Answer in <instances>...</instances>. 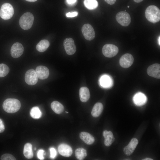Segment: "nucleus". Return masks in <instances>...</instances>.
<instances>
[{"instance_id": "nucleus-1", "label": "nucleus", "mask_w": 160, "mask_h": 160, "mask_svg": "<svg viewBox=\"0 0 160 160\" xmlns=\"http://www.w3.org/2000/svg\"><path fill=\"white\" fill-rule=\"evenodd\" d=\"M146 18L149 22L156 23L160 20V10L155 5H150L148 7L145 12Z\"/></svg>"}, {"instance_id": "nucleus-2", "label": "nucleus", "mask_w": 160, "mask_h": 160, "mask_svg": "<svg viewBox=\"0 0 160 160\" xmlns=\"http://www.w3.org/2000/svg\"><path fill=\"white\" fill-rule=\"evenodd\" d=\"M21 104L17 99L8 98L5 100L3 104L4 110L7 112L13 113L17 111L20 108Z\"/></svg>"}, {"instance_id": "nucleus-3", "label": "nucleus", "mask_w": 160, "mask_h": 160, "mask_svg": "<svg viewBox=\"0 0 160 160\" xmlns=\"http://www.w3.org/2000/svg\"><path fill=\"white\" fill-rule=\"evenodd\" d=\"M34 19V16L31 13L29 12H26L20 19V25L23 30H28L32 27Z\"/></svg>"}, {"instance_id": "nucleus-4", "label": "nucleus", "mask_w": 160, "mask_h": 160, "mask_svg": "<svg viewBox=\"0 0 160 160\" xmlns=\"http://www.w3.org/2000/svg\"><path fill=\"white\" fill-rule=\"evenodd\" d=\"M14 9L9 3H5L1 6L0 9V16L4 20L10 19L13 16Z\"/></svg>"}, {"instance_id": "nucleus-5", "label": "nucleus", "mask_w": 160, "mask_h": 160, "mask_svg": "<svg viewBox=\"0 0 160 160\" xmlns=\"http://www.w3.org/2000/svg\"><path fill=\"white\" fill-rule=\"evenodd\" d=\"M119 49L116 45L111 44L105 45L102 49L103 55L107 57H112L116 56L118 53Z\"/></svg>"}, {"instance_id": "nucleus-6", "label": "nucleus", "mask_w": 160, "mask_h": 160, "mask_svg": "<svg viewBox=\"0 0 160 160\" xmlns=\"http://www.w3.org/2000/svg\"><path fill=\"white\" fill-rule=\"evenodd\" d=\"M117 22L123 26H127L130 24L131 19L129 14L125 11H120L118 13L116 16Z\"/></svg>"}, {"instance_id": "nucleus-7", "label": "nucleus", "mask_w": 160, "mask_h": 160, "mask_svg": "<svg viewBox=\"0 0 160 160\" xmlns=\"http://www.w3.org/2000/svg\"><path fill=\"white\" fill-rule=\"evenodd\" d=\"M82 33L87 40L91 41L95 37V32L92 26L89 24L84 25L81 28Z\"/></svg>"}, {"instance_id": "nucleus-8", "label": "nucleus", "mask_w": 160, "mask_h": 160, "mask_svg": "<svg viewBox=\"0 0 160 160\" xmlns=\"http://www.w3.org/2000/svg\"><path fill=\"white\" fill-rule=\"evenodd\" d=\"M25 79L26 83L29 85L36 84L38 81V77L35 71L33 69L28 70L25 75Z\"/></svg>"}, {"instance_id": "nucleus-9", "label": "nucleus", "mask_w": 160, "mask_h": 160, "mask_svg": "<svg viewBox=\"0 0 160 160\" xmlns=\"http://www.w3.org/2000/svg\"><path fill=\"white\" fill-rule=\"evenodd\" d=\"M63 46L68 55H71L76 52V47L74 41L72 38H68L65 39L63 41Z\"/></svg>"}, {"instance_id": "nucleus-10", "label": "nucleus", "mask_w": 160, "mask_h": 160, "mask_svg": "<svg viewBox=\"0 0 160 160\" xmlns=\"http://www.w3.org/2000/svg\"><path fill=\"white\" fill-rule=\"evenodd\" d=\"M134 60L133 57L131 54L126 53L120 57L119 63L121 67L124 68H127L132 65Z\"/></svg>"}, {"instance_id": "nucleus-11", "label": "nucleus", "mask_w": 160, "mask_h": 160, "mask_svg": "<svg viewBox=\"0 0 160 160\" xmlns=\"http://www.w3.org/2000/svg\"><path fill=\"white\" fill-rule=\"evenodd\" d=\"M24 51V47L20 43H15L12 46L10 53L11 56L13 58H17L20 56Z\"/></svg>"}, {"instance_id": "nucleus-12", "label": "nucleus", "mask_w": 160, "mask_h": 160, "mask_svg": "<svg viewBox=\"0 0 160 160\" xmlns=\"http://www.w3.org/2000/svg\"><path fill=\"white\" fill-rule=\"evenodd\" d=\"M147 73L150 76L159 79L160 78V65L155 63L149 66L147 69Z\"/></svg>"}, {"instance_id": "nucleus-13", "label": "nucleus", "mask_w": 160, "mask_h": 160, "mask_svg": "<svg viewBox=\"0 0 160 160\" xmlns=\"http://www.w3.org/2000/svg\"><path fill=\"white\" fill-rule=\"evenodd\" d=\"M35 71L38 78L40 79H44L49 76V71L48 68L46 66L40 65L36 68Z\"/></svg>"}, {"instance_id": "nucleus-14", "label": "nucleus", "mask_w": 160, "mask_h": 160, "mask_svg": "<svg viewBox=\"0 0 160 160\" xmlns=\"http://www.w3.org/2000/svg\"><path fill=\"white\" fill-rule=\"evenodd\" d=\"M138 143V140L136 138L132 139L129 144L124 148V152L127 156L131 155L133 152Z\"/></svg>"}, {"instance_id": "nucleus-15", "label": "nucleus", "mask_w": 160, "mask_h": 160, "mask_svg": "<svg viewBox=\"0 0 160 160\" xmlns=\"http://www.w3.org/2000/svg\"><path fill=\"white\" fill-rule=\"evenodd\" d=\"M58 151L61 155L67 157L71 156L73 152L71 147L65 144H60L58 147Z\"/></svg>"}, {"instance_id": "nucleus-16", "label": "nucleus", "mask_w": 160, "mask_h": 160, "mask_svg": "<svg viewBox=\"0 0 160 160\" xmlns=\"http://www.w3.org/2000/svg\"><path fill=\"white\" fill-rule=\"evenodd\" d=\"M133 101L137 105L140 106L144 105L147 102L146 96L141 92L136 93L133 97Z\"/></svg>"}, {"instance_id": "nucleus-17", "label": "nucleus", "mask_w": 160, "mask_h": 160, "mask_svg": "<svg viewBox=\"0 0 160 160\" xmlns=\"http://www.w3.org/2000/svg\"><path fill=\"white\" fill-rule=\"evenodd\" d=\"M80 100L83 102H87L89 99L90 94L88 88L86 87H81L79 91Z\"/></svg>"}, {"instance_id": "nucleus-18", "label": "nucleus", "mask_w": 160, "mask_h": 160, "mask_svg": "<svg viewBox=\"0 0 160 160\" xmlns=\"http://www.w3.org/2000/svg\"><path fill=\"white\" fill-rule=\"evenodd\" d=\"M103 135L105 139V145L107 146H110L115 139L112 132L111 131L105 130L103 132Z\"/></svg>"}, {"instance_id": "nucleus-19", "label": "nucleus", "mask_w": 160, "mask_h": 160, "mask_svg": "<svg viewBox=\"0 0 160 160\" xmlns=\"http://www.w3.org/2000/svg\"><path fill=\"white\" fill-rule=\"evenodd\" d=\"M79 136L80 138L87 144H92L95 141L94 137L88 132H81Z\"/></svg>"}, {"instance_id": "nucleus-20", "label": "nucleus", "mask_w": 160, "mask_h": 160, "mask_svg": "<svg viewBox=\"0 0 160 160\" xmlns=\"http://www.w3.org/2000/svg\"><path fill=\"white\" fill-rule=\"evenodd\" d=\"M103 109V106L101 103H96L92 108L91 111L92 115L94 117H98L102 113Z\"/></svg>"}, {"instance_id": "nucleus-21", "label": "nucleus", "mask_w": 160, "mask_h": 160, "mask_svg": "<svg viewBox=\"0 0 160 160\" xmlns=\"http://www.w3.org/2000/svg\"><path fill=\"white\" fill-rule=\"evenodd\" d=\"M51 108L55 113L60 114L64 111V106L59 102L55 101L52 102L51 104Z\"/></svg>"}, {"instance_id": "nucleus-22", "label": "nucleus", "mask_w": 160, "mask_h": 160, "mask_svg": "<svg viewBox=\"0 0 160 160\" xmlns=\"http://www.w3.org/2000/svg\"><path fill=\"white\" fill-rule=\"evenodd\" d=\"M50 44L49 41L44 39L40 41L36 46V49L40 52H43L46 51L49 47Z\"/></svg>"}, {"instance_id": "nucleus-23", "label": "nucleus", "mask_w": 160, "mask_h": 160, "mask_svg": "<svg viewBox=\"0 0 160 160\" xmlns=\"http://www.w3.org/2000/svg\"><path fill=\"white\" fill-rule=\"evenodd\" d=\"M23 153L24 156L27 159L32 158L33 154L32 150L31 144L28 143L25 144L23 151Z\"/></svg>"}, {"instance_id": "nucleus-24", "label": "nucleus", "mask_w": 160, "mask_h": 160, "mask_svg": "<svg viewBox=\"0 0 160 160\" xmlns=\"http://www.w3.org/2000/svg\"><path fill=\"white\" fill-rule=\"evenodd\" d=\"M100 83L102 86L104 87H108L112 84L111 79L108 76L104 75L101 77Z\"/></svg>"}, {"instance_id": "nucleus-25", "label": "nucleus", "mask_w": 160, "mask_h": 160, "mask_svg": "<svg viewBox=\"0 0 160 160\" xmlns=\"http://www.w3.org/2000/svg\"><path fill=\"white\" fill-rule=\"evenodd\" d=\"M84 3L85 7L89 10L94 9L98 6V3L97 0H84Z\"/></svg>"}, {"instance_id": "nucleus-26", "label": "nucleus", "mask_w": 160, "mask_h": 160, "mask_svg": "<svg viewBox=\"0 0 160 160\" xmlns=\"http://www.w3.org/2000/svg\"><path fill=\"white\" fill-rule=\"evenodd\" d=\"M75 155L78 159L83 160L87 156V151L84 148H79L76 150Z\"/></svg>"}, {"instance_id": "nucleus-27", "label": "nucleus", "mask_w": 160, "mask_h": 160, "mask_svg": "<svg viewBox=\"0 0 160 160\" xmlns=\"http://www.w3.org/2000/svg\"><path fill=\"white\" fill-rule=\"evenodd\" d=\"M31 116L34 119H38L42 116V112L39 108L37 106L33 107L30 111Z\"/></svg>"}, {"instance_id": "nucleus-28", "label": "nucleus", "mask_w": 160, "mask_h": 160, "mask_svg": "<svg viewBox=\"0 0 160 160\" xmlns=\"http://www.w3.org/2000/svg\"><path fill=\"white\" fill-rule=\"evenodd\" d=\"M9 71V69L8 66L4 64H0V77L6 76Z\"/></svg>"}, {"instance_id": "nucleus-29", "label": "nucleus", "mask_w": 160, "mask_h": 160, "mask_svg": "<svg viewBox=\"0 0 160 160\" xmlns=\"http://www.w3.org/2000/svg\"><path fill=\"white\" fill-rule=\"evenodd\" d=\"M1 160H15V158L12 155L9 154H4L1 157Z\"/></svg>"}, {"instance_id": "nucleus-30", "label": "nucleus", "mask_w": 160, "mask_h": 160, "mask_svg": "<svg viewBox=\"0 0 160 160\" xmlns=\"http://www.w3.org/2000/svg\"><path fill=\"white\" fill-rule=\"evenodd\" d=\"M45 154V151L41 149L39 150L37 153L38 158L40 160H43L44 159V156Z\"/></svg>"}, {"instance_id": "nucleus-31", "label": "nucleus", "mask_w": 160, "mask_h": 160, "mask_svg": "<svg viewBox=\"0 0 160 160\" xmlns=\"http://www.w3.org/2000/svg\"><path fill=\"white\" fill-rule=\"evenodd\" d=\"M50 152V157L52 159H54L57 155V152L55 149L51 147L49 148Z\"/></svg>"}, {"instance_id": "nucleus-32", "label": "nucleus", "mask_w": 160, "mask_h": 160, "mask_svg": "<svg viewBox=\"0 0 160 160\" xmlns=\"http://www.w3.org/2000/svg\"><path fill=\"white\" fill-rule=\"evenodd\" d=\"M78 15L77 12H68L66 14V16L68 17H76Z\"/></svg>"}, {"instance_id": "nucleus-33", "label": "nucleus", "mask_w": 160, "mask_h": 160, "mask_svg": "<svg viewBox=\"0 0 160 160\" xmlns=\"http://www.w3.org/2000/svg\"><path fill=\"white\" fill-rule=\"evenodd\" d=\"M77 1V0H66V4L70 6L75 5Z\"/></svg>"}, {"instance_id": "nucleus-34", "label": "nucleus", "mask_w": 160, "mask_h": 160, "mask_svg": "<svg viewBox=\"0 0 160 160\" xmlns=\"http://www.w3.org/2000/svg\"><path fill=\"white\" fill-rule=\"evenodd\" d=\"M5 129V127L2 121L0 119V133L3 132Z\"/></svg>"}, {"instance_id": "nucleus-35", "label": "nucleus", "mask_w": 160, "mask_h": 160, "mask_svg": "<svg viewBox=\"0 0 160 160\" xmlns=\"http://www.w3.org/2000/svg\"><path fill=\"white\" fill-rule=\"evenodd\" d=\"M108 4L110 5H113L115 3L116 0H104Z\"/></svg>"}, {"instance_id": "nucleus-36", "label": "nucleus", "mask_w": 160, "mask_h": 160, "mask_svg": "<svg viewBox=\"0 0 160 160\" xmlns=\"http://www.w3.org/2000/svg\"><path fill=\"white\" fill-rule=\"evenodd\" d=\"M134 1L136 2V3H140L142 1H143V0H133Z\"/></svg>"}, {"instance_id": "nucleus-37", "label": "nucleus", "mask_w": 160, "mask_h": 160, "mask_svg": "<svg viewBox=\"0 0 160 160\" xmlns=\"http://www.w3.org/2000/svg\"><path fill=\"white\" fill-rule=\"evenodd\" d=\"M26 1L30 2H33L36 1L37 0H25Z\"/></svg>"}, {"instance_id": "nucleus-38", "label": "nucleus", "mask_w": 160, "mask_h": 160, "mask_svg": "<svg viewBox=\"0 0 160 160\" xmlns=\"http://www.w3.org/2000/svg\"><path fill=\"white\" fill-rule=\"evenodd\" d=\"M143 160H153V159H151L150 158H146Z\"/></svg>"}, {"instance_id": "nucleus-39", "label": "nucleus", "mask_w": 160, "mask_h": 160, "mask_svg": "<svg viewBox=\"0 0 160 160\" xmlns=\"http://www.w3.org/2000/svg\"><path fill=\"white\" fill-rule=\"evenodd\" d=\"M160 36H159V39H158V42H159V45H160Z\"/></svg>"}, {"instance_id": "nucleus-40", "label": "nucleus", "mask_w": 160, "mask_h": 160, "mask_svg": "<svg viewBox=\"0 0 160 160\" xmlns=\"http://www.w3.org/2000/svg\"><path fill=\"white\" fill-rule=\"evenodd\" d=\"M127 7H128V8H129V6H127Z\"/></svg>"}, {"instance_id": "nucleus-41", "label": "nucleus", "mask_w": 160, "mask_h": 160, "mask_svg": "<svg viewBox=\"0 0 160 160\" xmlns=\"http://www.w3.org/2000/svg\"><path fill=\"white\" fill-rule=\"evenodd\" d=\"M65 112L66 113H68V112H67V111H66Z\"/></svg>"}, {"instance_id": "nucleus-42", "label": "nucleus", "mask_w": 160, "mask_h": 160, "mask_svg": "<svg viewBox=\"0 0 160 160\" xmlns=\"http://www.w3.org/2000/svg\"><path fill=\"white\" fill-rule=\"evenodd\" d=\"M125 12H126V10H125Z\"/></svg>"}]
</instances>
